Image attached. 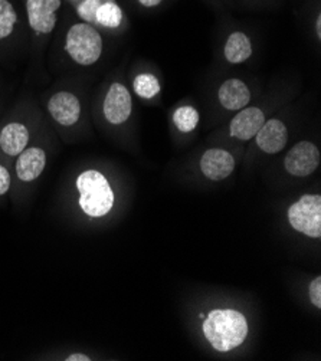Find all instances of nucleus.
I'll return each instance as SVG.
<instances>
[{"label": "nucleus", "mask_w": 321, "mask_h": 361, "mask_svg": "<svg viewBox=\"0 0 321 361\" xmlns=\"http://www.w3.org/2000/svg\"><path fill=\"white\" fill-rule=\"evenodd\" d=\"M203 334L213 348L226 353L245 341L248 336V322L239 311L215 310L205 318Z\"/></svg>", "instance_id": "nucleus-1"}, {"label": "nucleus", "mask_w": 321, "mask_h": 361, "mask_svg": "<svg viewBox=\"0 0 321 361\" xmlns=\"http://www.w3.org/2000/svg\"><path fill=\"white\" fill-rule=\"evenodd\" d=\"M284 166L285 170L296 177L313 174L320 166V150L314 142L303 140L285 156Z\"/></svg>", "instance_id": "nucleus-9"}, {"label": "nucleus", "mask_w": 321, "mask_h": 361, "mask_svg": "<svg viewBox=\"0 0 321 361\" xmlns=\"http://www.w3.org/2000/svg\"><path fill=\"white\" fill-rule=\"evenodd\" d=\"M224 55L229 63H242L253 55V44L243 32H232L225 44Z\"/></svg>", "instance_id": "nucleus-16"}, {"label": "nucleus", "mask_w": 321, "mask_h": 361, "mask_svg": "<svg viewBox=\"0 0 321 361\" xmlns=\"http://www.w3.org/2000/svg\"><path fill=\"white\" fill-rule=\"evenodd\" d=\"M199 318H200V319H205L206 315H205V314H199Z\"/></svg>", "instance_id": "nucleus-25"}, {"label": "nucleus", "mask_w": 321, "mask_h": 361, "mask_svg": "<svg viewBox=\"0 0 321 361\" xmlns=\"http://www.w3.org/2000/svg\"><path fill=\"white\" fill-rule=\"evenodd\" d=\"M23 6L33 38H49L58 25L63 0H23Z\"/></svg>", "instance_id": "nucleus-5"}, {"label": "nucleus", "mask_w": 321, "mask_h": 361, "mask_svg": "<svg viewBox=\"0 0 321 361\" xmlns=\"http://www.w3.org/2000/svg\"><path fill=\"white\" fill-rule=\"evenodd\" d=\"M133 87H134L135 94L141 98H145V99H152L162 90L159 80L153 74H140V75H137L134 82H133Z\"/></svg>", "instance_id": "nucleus-19"}, {"label": "nucleus", "mask_w": 321, "mask_h": 361, "mask_svg": "<svg viewBox=\"0 0 321 361\" xmlns=\"http://www.w3.org/2000/svg\"><path fill=\"white\" fill-rule=\"evenodd\" d=\"M265 123V114L258 106H248L239 110L229 124V133L232 137L248 141L257 135L262 124Z\"/></svg>", "instance_id": "nucleus-13"}, {"label": "nucleus", "mask_w": 321, "mask_h": 361, "mask_svg": "<svg viewBox=\"0 0 321 361\" xmlns=\"http://www.w3.org/2000/svg\"><path fill=\"white\" fill-rule=\"evenodd\" d=\"M258 147L267 154H278L289 142V128L281 120H265L255 135Z\"/></svg>", "instance_id": "nucleus-14"}, {"label": "nucleus", "mask_w": 321, "mask_h": 361, "mask_svg": "<svg viewBox=\"0 0 321 361\" xmlns=\"http://www.w3.org/2000/svg\"><path fill=\"white\" fill-rule=\"evenodd\" d=\"M315 33L317 38H321V15H317V20H315Z\"/></svg>", "instance_id": "nucleus-24"}, {"label": "nucleus", "mask_w": 321, "mask_h": 361, "mask_svg": "<svg viewBox=\"0 0 321 361\" xmlns=\"http://www.w3.org/2000/svg\"><path fill=\"white\" fill-rule=\"evenodd\" d=\"M202 173L213 182H222L235 170L234 156L222 149H210L200 159Z\"/></svg>", "instance_id": "nucleus-12"}, {"label": "nucleus", "mask_w": 321, "mask_h": 361, "mask_svg": "<svg viewBox=\"0 0 321 361\" xmlns=\"http://www.w3.org/2000/svg\"><path fill=\"white\" fill-rule=\"evenodd\" d=\"M77 189L80 192V207L92 219L109 214L114 206V193L105 178L97 170H85L77 177Z\"/></svg>", "instance_id": "nucleus-3"}, {"label": "nucleus", "mask_w": 321, "mask_h": 361, "mask_svg": "<svg viewBox=\"0 0 321 361\" xmlns=\"http://www.w3.org/2000/svg\"><path fill=\"white\" fill-rule=\"evenodd\" d=\"M11 173L6 166L0 163V196H5L11 189Z\"/></svg>", "instance_id": "nucleus-21"}, {"label": "nucleus", "mask_w": 321, "mask_h": 361, "mask_svg": "<svg viewBox=\"0 0 321 361\" xmlns=\"http://www.w3.org/2000/svg\"><path fill=\"white\" fill-rule=\"evenodd\" d=\"M173 123L182 133H190L199 124V113L190 105L179 106L173 114Z\"/></svg>", "instance_id": "nucleus-18"}, {"label": "nucleus", "mask_w": 321, "mask_h": 361, "mask_svg": "<svg viewBox=\"0 0 321 361\" xmlns=\"http://www.w3.org/2000/svg\"><path fill=\"white\" fill-rule=\"evenodd\" d=\"M66 361H90L91 358L85 354H81V353H75V354H69L66 358Z\"/></svg>", "instance_id": "nucleus-22"}, {"label": "nucleus", "mask_w": 321, "mask_h": 361, "mask_svg": "<svg viewBox=\"0 0 321 361\" xmlns=\"http://www.w3.org/2000/svg\"><path fill=\"white\" fill-rule=\"evenodd\" d=\"M310 300L315 308H321V278L317 276L310 283Z\"/></svg>", "instance_id": "nucleus-20"}, {"label": "nucleus", "mask_w": 321, "mask_h": 361, "mask_svg": "<svg viewBox=\"0 0 321 361\" xmlns=\"http://www.w3.org/2000/svg\"><path fill=\"white\" fill-rule=\"evenodd\" d=\"M83 22L99 29L113 30L123 22V11L116 0H77L71 5Z\"/></svg>", "instance_id": "nucleus-4"}, {"label": "nucleus", "mask_w": 321, "mask_h": 361, "mask_svg": "<svg viewBox=\"0 0 321 361\" xmlns=\"http://www.w3.org/2000/svg\"><path fill=\"white\" fill-rule=\"evenodd\" d=\"M162 2H163V0H138V4H140L141 6L149 8V9L159 6Z\"/></svg>", "instance_id": "nucleus-23"}, {"label": "nucleus", "mask_w": 321, "mask_h": 361, "mask_svg": "<svg viewBox=\"0 0 321 361\" xmlns=\"http://www.w3.org/2000/svg\"><path fill=\"white\" fill-rule=\"evenodd\" d=\"M30 142V130L22 121H9L0 128V153L6 157L19 156Z\"/></svg>", "instance_id": "nucleus-11"}, {"label": "nucleus", "mask_w": 321, "mask_h": 361, "mask_svg": "<svg viewBox=\"0 0 321 361\" xmlns=\"http://www.w3.org/2000/svg\"><path fill=\"white\" fill-rule=\"evenodd\" d=\"M101 32L83 20L71 22L63 35V49L69 59L80 66H91L102 55Z\"/></svg>", "instance_id": "nucleus-2"}, {"label": "nucleus", "mask_w": 321, "mask_h": 361, "mask_svg": "<svg viewBox=\"0 0 321 361\" xmlns=\"http://www.w3.org/2000/svg\"><path fill=\"white\" fill-rule=\"evenodd\" d=\"M19 20V11L13 0H0V42L13 36Z\"/></svg>", "instance_id": "nucleus-17"}, {"label": "nucleus", "mask_w": 321, "mask_h": 361, "mask_svg": "<svg viewBox=\"0 0 321 361\" xmlns=\"http://www.w3.org/2000/svg\"><path fill=\"white\" fill-rule=\"evenodd\" d=\"M290 225L300 233L318 239L321 236V197L305 195L289 209Z\"/></svg>", "instance_id": "nucleus-6"}, {"label": "nucleus", "mask_w": 321, "mask_h": 361, "mask_svg": "<svg viewBox=\"0 0 321 361\" xmlns=\"http://www.w3.org/2000/svg\"><path fill=\"white\" fill-rule=\"evenodd\" d=\"M218 97L225 110L239 111L251 101V91L243 81L231 78L221 85Z\"/></svg>", "instance_id": "nucleus-15"}, {"label": "nucleus", "mask_w": 321, "mask_h": 361, "mask_svg": "<svg viewBox=\"0 0 321 361\" xmlns=\"http://www.w3.org/2000/svg\"><path fill=\"white\" fill-rule=\"evenodd\" d=\"M47 152L40 146L26 147L19 156H16L15 170L20 182H35L47 167Z\"/></svg>", "instance_id": "nucleus-10"}, {"label": "nucleus", "mask_w": 321, "mask_h": 361, "mask_svg": "<svg viewBox=\"0 0 321 361\" xmlns=\"http://www.w3.org/2000/svg\"><path fill=\"white\" fill-rule=\"evenodd\" d=\"M47 110L55 124L63 128H73L81 121L83 104L77 94L71 91H56L47 102Z\"/></svg>", "instance_id": "nucleus-7"}, {"label": "nucleus", "mask_w": 321, "mask_h": 361, "mask_svg": "<svg viewBox=\"0 0 321 361\" xmlns=\"http://www.w3.org/2000/svg\"><path fill=\"white\" fill-rule=\"evenodd\" d=\"M133 110L131 94L121 82H113L107 90L102 101V114L111 126H121L128 121Z\"/></svg>", "instance_id": "nucleus-8"}]
</instances>
